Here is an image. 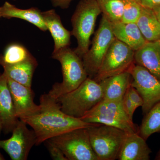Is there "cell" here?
Listing matches in <instances>:
<instances>
[{
    "instance_id": "cell-6",
    "label": "cell",
    "mask_w": 160,
    "mask_h": 160,
    "mask_svg": "<svg viewBox=\"0 0 160 160\" xmlns=\"http://www.w3.org/2000/svg\"><path fill=\"white\" fill-rule=\"evenodd\" d=\"M92 148L98 160H115L127 132L114 126L97 124L88 128Z\"/></svg>"
},
{
    "instance_id": "cell-3",
    "label": "cell",
    "mask_w": 160,
    "mask_h": 160,
    "mask_svg": "<svg viewBox=\"0 0 160 160\" xmlns=\"http://www.w3.org/2000/svg\"><path fill=\"white\" fill-rule=\"evenodd\" d=\"M52 57L61 63L62 82L56 83L48 93L57 99L77 88L88 78L82 59L69 46L52 52Z\"/></svg>"
},
{
    "instance_id": "cell-29",
    "label": "cell",
    "mask_w": 160,
    "mask_h": 160,
    "mask_svg": "<svg viewBox=\"0 0 160 160\" xmlns=\"http://www.w3.org/2000/svg\"><path fill=\"white\" fill-rule=\"evenodd\" d=\"M52 6L62 9H68L73 0H49Z\"/></svg>"
},
{
    "instance_id": "cell-24",
    "label": "cell",
    "mask_w": 160,
    "mask_h": 160,
    "mask_svg": "<svg viewBox=\"0 0 160 160\" xmlns=\"http://www.w3.org/2000/svg\"><path fill=\"white\" fill-rule=\"evenodd\" d=\"M102 16L111 24L122 22L124 0H96Z\"/></svg>"
},
{
    "instance_id": "cell-18",
    "label": "cell",
    "mask_w": 160,
    "mask_h": 160,
    "mask_svg": "<svg viewBox=\"0 0 160 160\" xmlns=\"http://www.w3.org/2000/svg\"><path fill=\"white\" fill-rule=\"evenodd\" d=\"M131 75L126 71L106 78L100 82L104 89L103 99L121 101L128 90L132 82Z\"/></svg>"
},
{
    "instance_id": "cell-1",
    "label": "cell",
    "mask_w": 160,
    "mask_h": 160,
    "mask_svg": "<svg viewBox=\"0 0 160 160\" xmlns=\"http://www.w3.org/2000/svg\"><path fill=\"white\" fill-rule=\"evenodd\" d=\"M39 113L21 119L32 128L37 137L36 146H39L51 138L73 129L88 128L97 123L86 122L63 112L56 99L49 94H43L40 98Z\"/></svg>"
},
{
    "instance_id": "cell-19",
    "label": "cell",
    "mask_w": 160,
    "mask_h": 160,
    "mask_svg": "<svg viewBox=\"0 0 160 160\" xmlns=\"http://www.w3.org/2000/svg\"><path fill=\"white\" fill-rule=\"evenodd\" d=\"M111 25L115 38L126 44L134 51L147 42L136 23L120 22L112 23Z\"/></svg>"
},
{
    "instance_id": "cell-2",
    "label": "cell",
    "mask_w": 160,
    "mask_h": 160,
    "mask_svg": "<svg viewBox=\"0 0 160 160\" xmlns=\"http://www.w3.org/2000/svg\"><path fill=\"white\" fill-rule=\"evenodd\" d=\"M104 98L100 82L88 78L76 89L56 99L65 113L81 119Z\"/></svg>"
},
{
    "instance_id": "cell-4",
    "label": "cell",
    "mask_w": 160,
    "mask_h": 160,
    "mask_svg": "<svg viewBox=\"0 0 160 160\" xmlns=\"http://www.w3.org/2000/svg\"><path fill=\"white\" fill-rule=\"evenodd\" d=\"M101 13L96 0H81L72 16L71 34L78 42L74 51L82 58L90 48V38L94 32L98 16Z\"/></svg>"
},
{
    "instance_id": "cell-23",
    "label": "cell",
    "mask_w": 160,
    "mask_h": 160,
    "mask_svg": "<svg viewBox=\"0 0 160 160\" xmlns=\"http://www.w3.org/2000/svg\"><path fill=\"white\" fill-rule=\"evenodd\" d=\"M160 132V102L144 115L138 133L146 141L150 136Z\"/></svg>"
},
{
    "instance_id": "cell-17",
    "label": "cell",
    "mask_w": 160,
    "mask_h": 160,
    "mask_svg": "<svg viewBox=\"0 0 160 160\" xmlns=\"http://www.w3.org/2000/svg\"><path fill=\"white\" fill-rule=\"evenodd\" d=\"M0 18L9 19L17 18L27 21L38 27L42 31L48 30L42 15L38 8L31 7L28 9H21L8 2L0 7Z\"/></svg>"
},
{
    "instance_id": "cell-25",
    "label": "cell",
    "mask_w": 160,
    "mask_h": 160,
    "mask_svg": "<svg viewBox=\"0 0 160 160\" xmlns=\"http://www.w3.org/2000/svg\"><path fill=\"white\" fill-rule=\"evenodd\" d=\"M142 6L137 0H124V8L122 22L136 23L139 18Z\"/></svg>"
},
{
    "instance_id": "cell-31",
    "label": "cell",
    "mask_w": 160,
    "mask_h": 160,
    "mask_svg": "<svg viewBox=\"0 0 160 160\" xmlns=\"http://www.w3.org/2000/svg\"><path fill=\"white\" fill-rule=\"evenodd\" d=\"M155 15L160 23V4L155 6L152 9Z\"/></svg>"
},
{
    "instance_id": "cell-12",
    "label": "cell",
    "mask_w": 160,
    "mask_h": 160,
    "mask_svg": "<svg viewBox=\"0 0 160 160\" xmlns=\"http://www.w3.org/2000/svg\"><path fill=\"white\" fill-rule=\"evenodd\" d=\"M7 80L18 118L21 119L39 113L41 106L34 102L35 94L32 88L22 85L8 77Z\"/></svg>"
},
{
    "instance_id": "cell-9",
    "label": "cell",
    "mask_w": 160,
    "mask_h": 160,
    "mask_svg": "<svg viewBox=\"0 0 160 160\" xmlns=\"http://www.w3.org/2000/svg\"><path fill=\"white\" fill-rule=\"evenodd\" d=\"M134 52L129 46L115 38L93 79L99 82L106 78L129 71L134 64Z\"/></svg>"
},
{
    "instance_id": "cell-22",
    "label": "cell",
    "mask_w": 160,
    "mask_h": 160,
    "mask_svg": "<svg viewBox=\"0 0 160 160\" xmlns=\"http://www.w3.org/2000/svg\"><path fill=\"white\" fill-rule=\"evenodd\" d=\"M34 57L26 47L19 43H12L6 47L0 54V66L2 67L23 62Z\"/></svg>"
},
{
    "instance_id": "cell-13",
    "label": "cell",
    "mask_w": 160,
    "mask_h": 160,
    "mask_svg": "<svg viewBox=\"0 0 160 160\" xmlns=\"http://www.w3.org/2000/svg\"><path fill=\"white\" fill-rule=\"evenodd\" d=\"M0 118L5 134L12 132L19 119L16 115L6 75L0 73Z\"/></svg>"
},
{
    "instance_id": "cell-35",
    "label": "cell",
    "mask_w": 160,
    "mask_h": 160,
    "mask_svg": "<svg viewBox=\"0 0 160 160\" xmlns=\"http://www.w3.org/2000/svg\"><path fill=\"white\" fill-rule=\"evenodd\" d=\"M14 1H16V0H14Z\"/></svg>"
},
{
    "instance_id": "cell-14",
    "label": "cell",
    "mask_w": 160,
    "mask_h": 160,
    "mask_svg": "<svg viewBox=\"0 0 160 160\" xmlns=\"http://www.w3.org/2000/svg\"><path fill=\"white\" fill-rule=\"evenodd\" d=\"M152 151L138 132L127 133L118 156L119 160H149Z\"/></svg>"
},
{
    "instance_id": "cell-11",
    "label": "cell",
    "mask_w": 160,
    "mask_h": 160,
    "mask_svg": "<svg viewBox=\"0 0 160 160\" xmlns=\"http://www.w3.org/2000/svg\"><path fill=\"white\" fill-rule=\"evenodd\" d=\"M19 119L8 139L0 140V149H3L12 160H26L32 147L36 145L37 137L33 129Z\"/></svg>"
},
{
    "instance_id": "cell-36",
    "label": "cell",
    "mask_w": 160,
    "mask_h": 160,
    "mask_svg": "<svg viewBox=\"0 0 160 160\" xmlns=\"http://www.w3.org/2000/svg\"></svg>"
},
{
    "instance_id": "cell-15",
    "label": "cell",
    "mask_w": 160,
    "mask_h": 160,
    "mask_svg": "<svg viewBox=\"0 0 160 160\" xmlns=\"http://www.w3.org/2000/svg\"><path fill=\"white\" fill-rule=\"evenodd\" d=\"M42 15L48 30L54 40L53 52L70 46L71 32L63 26L61 18L53 9L42 12Z\"/></svg>"
},
{
    "instance_id": "cell-21",
    "label": "cell",
    "mask_w": 160,
    "mask_h": 160,
    "mask_svg": "<svg viewBox=\"0 0 160 160\" xmlns=\"http://www.w3.org/2000/svg\"><path fill=\"white\" fill-rule=\"evenodd\" d=\"M136 24L146 42H160V23L152 9L142 6Z\"/></svg>"
},
{
    "instance_id": "cell-32",
    "label": "cell",
    "mask_w": 160,
    "mask_h": 160,
    "mask_svg": "<svg viewBox=\"0 0 160 160\" xmlns=\"http://www.w3.org/2000/svg\"><path fill=\"white\" fill-rule=\"evenodd\" d=\"M155 160H160V149L158 152L157 154L156 157L155 158Z\"/></svg>"
},
{
    "instance_id": "cell-26",
    "label": "cell",
    "mask_w": 160,
    "mask_h": 160,
    "mask_svg": "<svg viewBox=\"0 0 160 160\" xmlns=\"http://www.w3.org/2000/svg\"><path fill=\"white\" fill-rule=\"evenodd\" d=\"M47 144V147L48 148L50 155L52 159L54 160H68L65 154L56 146L53 143L47 140L46 141Z\"/></svg>"
},
{
    "instance_id": "cell-30",
    "label": "cell",
    "mask_w": 160,
    "mask_h": 160,
    "mask_svg": "<svg viewBox=\"0 0 160 160\" xmlns=\"http://www.w3.org/2000/svg\"><path fill=\"white\" fill-rule=\"evenodd\" d=\"M143 7L152 9L160 4V0H137Z\"/></svg>"
},
{
    "instance_id": "cell-5",
    "label": "cell",
    "mask_w": 160,
    "mask_h": 160,
    "mask_svg": "<svg viewBox=\"0 0 160 160\" xmlns=\"http://www.w3.org/2000/svg\"><path fill=\"white\" fill-rule=\"evenodd\" d=\"M122 100L103 99L80 119L87 123L114 126L128 133L138 132L139 128L126 114Z\"/></svg>"
},
{
    "instance_id": "cell-7",
    "label": "cell",
    "mask_w": 160,
    "mask_h": 160,
    "mask_svg": "<svg viewBox=\"0 0 160 160\" xmlns=\"http://www.w3.org/2000/svg\"><path fill=\"white\" fill-rule=\"evenodd\" d=\"M48 141L58 147L68 160H98L90 144L88 128L74 129Z\"/></svg>"
},
{
    "instance_id": "cell-16",
    "label": "cell",
    "mask_w": 160,
    "mask_h": 160,
    "mask_svg": "<svg viewBox=\"0 0 160 160\" xmlns=\"http://www.w3.org/2000/svg\"><path fill=\"white\" fill-rule=\"evenodd\" d=\"M134 63L147 69L160 80V42H147L135 51Z\"/></svg>"
},
{
    "instance_id": "cell-34",
    "label": "cell",
    "mask_w": 160,
    "mask_h": 160,
    "mask_svg": "<svg viewBox=\"0 0 160 160\" xmlns=\"http://www.w3.org/2000/svg\"><path fill=\"white\" fill-rule=\"evenodd\" d=\"M5 158H4V157L3 156L2 154L1 153V152H0V160H5Z\"/></svg>"
},
{
    "instance_id": "cell-20",
    "label": "cell",
    "mask_w": 160,
    "mask_h": 160,
    "mask_svg": "<svg viewBox=\"0 0 160 160\" xmlns=\"http://www.w3.org/2000/svg\"><path fill=\"white\" fill-rule=\"evenodd\" d=\"M38 66L37 61L33 57L23 62L4 66L3 72L13 81L32 88L33 73Z\"/></svg>"
},
{
    "instance_id": "cell-33",
    "label": "cell",
    "mask_w": 160,
    "mask_h": 160,
    "mask_svg": "<svg viewBox=\"0 0 160 160\" xmlns=\"http://www.w3.org/2000/svg\"><path fill=\"white\" fill-rule=\"evenodd\" d=\"M2 130V121L0 118V135H1V132Z\"/></svg>"
},
{
    "instance_id": "cell-10",
    "label": "cell",
    "mask_w": 160,
    "mask_h": 160,
    "mask_svg": "<svg viewBox=\"0 0 160 160\" xmlns=\"http://www.w3.org/2000/svg\"><path fill=\"white\" fill-rule=\"evenodd\" d=\"M129 71L132 78L131 86L142 98V108L144 115L160 102V80L147 69L135 63Z\"/></svg>"
},
{
    "instance_id": "cell-27",
    "label": "cell",
    "mask_w": 160,
    "mask_h": 160,
    "mask_svg": "<svg viewBox=\"0 0 160 160\" xmlns=\"http://www.w3.org/2000/svg\"><path fill=\"white\" fill-rule=\"evenodd\" d=\"M128 96L134 104L136 109L138 107H142L143 105V100L138 92L133 86L130 85L127 92Z\"/></svg>"
},
{
    "instance_id": "cell-28",
    "label": "cell",
    "mask_w": 160,
    "mask_h": 160,
    "mask_svg": "<svg viewBox=\"0 0 160 160\" xmlns=\"http://www.w3.org/2000/svg\"><path fill=\"white\" fill-rule=\"evenodd\" d=\"M122 102L123 109L129 118L132 120L133 113L137 109L135 107L134 104L132 102L131 100L129 98L127 92H126L124 97L123 98Z\"/></svg>"
},
{
    "instance_id": "cell-8",
    "label": "cell",
    "mask_w": 160,
    "mask_h": 160,
    "mask_svg": "<svg viewBox=\"0 0 160 160\" xmlns=\"http://www.w3.org/2000/svg\"><path fill=\"white\" fill-rule=\"evenodd\" d=\"M115 38L111 23L102 16L91 43V47L82 58L88 78L93 79L97 74L102 62Z\"/></svg>"
}]
</instances>
